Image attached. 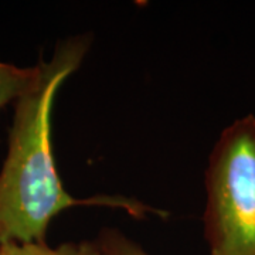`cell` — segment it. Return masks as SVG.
<instances>
[{
	"label": "cell",
	"instance_id": "cell-1",
	"mask_svg": "<svg viewBox=\"0 0 255 255\" xmlns=\"http://www.w3.org/2000/svg\"><path fill=\"white\" fill-rule=\"evenodd\" d=\"M91 40L71 37L40 61L36 84L14 105L9 150L0 172V244L46 243L47 228L58 213L74 206H110L135 217L163 213L125 197L75 199L64 189L51 142V112L63 82L81 65Z\"/></svg>",
	"mask_w": 255,
	"mask_h": 255
},
{
	"label": "cell",
	"instance_id": "cell-2",
	"mask_svg": "<svg viewBox=\"0 0 255 255\" xmlns=\"http://www.w3.org/2000/svg\"><path fill=\"white\" fill-rule=\"evenodd\" d=\"M204 182L209 255H255V115L221 130Z\"/></svg>",
	"mask_w": 255,
	"mask_h": 255
},
{
	"label": "cell",
	"instance_id": "cell-3",
	"mask_svg": "<svg viewBox=\"0 0 255 255\" xmlns=\"http://www.w3.org/2000/svg\"><path fill=\"white\" fill-rule=\"evenodd\" d=\"M0 255H101L97 241L64 243L57 247L47 243H3Z\"/></svg>",
	"mask_w": 255,
	"mask_h": 255
},
{
	"label": "cell",
	"instance_id": "cell-4",
	"mask_svg": "<svg viewBox=\"0 0 255 255\" xmlns=\"http://www.w3.org/2000/svg\"><path fill=\"white\" fill-rule=\"evenodd\" d=\"M40 75V64L28 68L0 63V108L10 101L18 100L36 84Z\"/></svg>",
	"mask_w": 255,
	"mask_h": 255
},
{
	"label": "cell",
	"instance_id": "cell-5",
	"mask_svg": "<svg viewBox=\"0 0 255 255\" xmlns=\"http://www.w3.org/2000/svg\"><path fill=\"white\" fill-rule=\"evenodd\" d=\"M101 255H150L118 230L105 228L95 240Z\"/></svg>",
	"mask_w": 255,
	"mask_h": 255
}]
</instances>
